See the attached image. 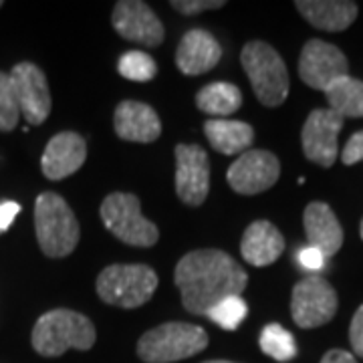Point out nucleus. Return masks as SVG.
I'll return each instance as SVG.
<instances>
[{"mask_svg":"<svg viewBox=\"0 0 363 363\" xmlns=\"http://www.w3.org/2000/svg\"><path fill=\"white\" fill-rule=\"evenodd\" d=\"M95 339V325L89 317L71 309H55L40 315L30 341L43 357H59L69 350L89 351Z\"/></svg>","mask_w":363,"mask_h":363,"instance_id":"nucleus-2","label":"nucleus"},{"mask_svg":"<svg viewBox=\"0 0 363 363\" xmlns=\"http://www.w3.org/2000/svg\"><path fill=\"white\" fill-rule=\"evenodd\" d=\"M295 6L315 28L327 33L345 30L357 18V4L350 0H298Z\"/></svg>","mask_w":363,"mask_h":363,"instance_id":"nucleus-20","label":"nucleus"},{"mask_svg":"<svg viewBox=\"0 0 363 363\" xmlns=\"http://www.w3.org/2000/svg\"><path fill=\"white\" fill-rule=\"evenodd\" d=\"M321 363H357V359L351 355L350 351H343V350H331L327 351L323 355V359Z\"/></svg>","mask_w":363,"mask_h":363,"instance_id":"nucleus-33","label":"nucleus"},{"mask_svg":"<svg viewBox=\"0 0 363 363\" xmlns=\"http://www.w3.org/2000/svg\"><path fill=\"white\" fill-rule=\"evenodd\" d=\"M21 121V107L16 101L13 81L9 73H0V131H13Z\"/></svg>","mask_w":363,"mask_h":363,"instance_id":"nucleus-27","label":"nucleus"},{"mask_svg":"<svg viewBox=\"0 0 363 363\" xmlns=\"http://www.w3.org/2000/svg\"><path fill=\"white\" fill-rule=\"evenodd\" d=\"M101 220L105 228L130 247H154L160 238V230L152 220L142 214L138 196L128 192H113L101 204Z\"/></svg>","mask_w":363,"mask_h":363,"instance_id":"nucleus-7","label":"nucleus"},{"mask_svg":"<svg viewBox=\"0 0 363 363\" xmlns=\"http://www.w3.org/2000/svg\"><path fill=\"white\" fill-rule=\"evenodd\" d=\"M350 341L355 355L363 357V305L355 311L350 325Z\"/></svg>","mask_w":363,"mask_h":363,"instance_id":"nucleus-30","label":"nucleus"},{"mask_svg":"<svg viewBox=\"0 0 363 363\" xmlns=\"http://www.w3.org/2000/svg\"><path fill=\"white\" fill-rule=\"evenodd\" d=\"M303 224H305L309 247L321 250L325 259L337 255L339 248L343 247V228L335 212L323 202H311L305 208Z\"/></svg>","mask_w":363,"mask_h":363,"instance_id":"nucleus-18","label":"nucleus"},{"mask_svg":"<svg viewBox=\"0 0 363 363\" xmlns=\"http://www.w3.org/2000/svg\"><path fill=\"white\" fill-rule=\"evenodd\" d=\"M2 4H4V2H2V0H0V9H2Z\"/></svg>","mask_w":363,"mask_h":363,"instance_id":"nucleus-36","label":"nucleus"},{"mask_svg":"<svg viewBox=\"0 0 363 363\" xmlns=\"http://www.w3.org/2000/svg\"><path fill=\"white\" fill-rule=\"evenodd\" d=\"M21 113L30 125L43 123L51 113L52 99L45 73L35 63H18L9 73Z\"/></svg>","mask_w":363,"mask_h":363,"instance_id":"nucleus-13","label":"nucleus"},{"mask_svg":"<svg viewBox=\"0 0 363 363\" xmlns=\"http://www.w3.org/2000/svg\"><path fill=\"white\" fill-rule=\"evenodd\" d=\"M240 63L259 101L279 107L289 95V73L283 57L262 40H250L240 52Z\"/></svg>","mask_w":363,"mask_h":363,"instance_id":"nucleus-5","label":"nucleus"},{"mask_svg":"<svg viewBox=\"0 0 363 363\" xmlns=\"http://www.w3.org/2000/svg\"><path fill=\"white\" fill-rule=\"evenodd\" d=\"M35 228L40 250L51 259H63L79 245V222L65 198L43 192L35 202Z\"/></svg>","mask_w":363,"mask_h":363,"instance_id":"nucleus-3","label":"nucleus"},{"mask_svg":"<svg viewBox=\"0 0 363 363\" xmlns=\"http://www.w3.org/2000/svg\"><path fill=\"white\" fill-rule=\"evenodd\" d=\"M113 128L125 142L152 143L162 135V121L154 107L142 101H121L117 105Z\"/></svg>","mask_w":363,"mask_h":363,"instance_id":"nucleus-17","label":"nucleus"},{"mask_svg":"<svg viewBox=\"0 0 363 363\" xmlns=\"http://www.w3.org/2000/svg\"><path fill=\"white\" fill-rule=\"evenodd\" d=\"M117 71L121 77L138 81V83H145V81H152L156 77L157 65L147 52L128 51L121 55V59L117 63Z\"/></svg>","mask_w":363,"mask_h":363,"instance_id":"nucleus-25","label":"nucleus"},{"mask_svg":"<svg viewBox=\"0 0 363 363\" xmlns=\"http://www.w3.org/2000/svg\"><path fill=\"white\" fill-rule=\"evenodd\" d=\"M329 109L339 117H363V81L351 75L337 79L325 89Z\"/></svg>","mask_w":363,"mask_h":363,"instance_id":"nucleus-23","label":"nucleus"},{"mask_svg":"<svg viewBox=\"0 0 363 363\" xmlns=\"http://www.w3.org/2000/svg\"><path fill=\"white\" fill-rule=\"evenodd\" d=\"M350 75L347 57L331 43L311 39L301 51L298 59V77L311 89L325 91L337 79Z\"/></svg>","mask_w":363,"mask_h":363,"instance_id":"nucleus-9","label":"nucleus"},{"mask_svg":"<svg viewBox=\"0 0 363 363\" xmlns=\"http://www.w3.org/2000/svg\"><path fill=\"white\" fill-rule=\"evenodd\" d=\"M337 293L323 277L301 279L291 297V315L301 329H315L329 323L337 313Z\"/></svg>","mask_w":363,"mask_h":363,"instance_id":"nucleus-8","label":"nucleus"},{"mask_svg":"<svg viewBox=\"0 0 363 363\" xmlns=\"http://www.w3.org/2000/svg\"><path fill=\"white\" fill-rule=\"evenodd\" d=\"M174 283L180 289L182 305L192 315H206L228 297H240L247 289V271L224 250L204 248L182 257Z\"/></svg>","mask_w":363,"mask_h":363,"instance_id":"nucleus-1","label":"nucleus"},{"mask_svg":"<svg viewBox=\"0 0 363 363\" xmlns=\"http://www.w3.org/2000/svg\"><path fill=\"white\" fill-rule=\"evenodd\" d=\"M283 250L285 238L269 220L252 222L240 242V255L252 267H269L283 255Z\"/></svg>","mask_w":363,"mask_h":363,"instance_id":"nucleus-19","label":"nucleus"},{"mask_svg":"<svg viewBox=\"0 0 363 363\" xmlns=\"http://www.w3.org/2000/svg\"><path fill=\"white\" fill-rule=\"evenodd\" d=\"M281 176L279 157L267 150H248L234 160L226 180L234 192L255 196L272 188Z\"/></svg>","mask_w":363,"mask_h":363,"instance_id":"nucleus-11","label":"nucleus"},{"mask_svg":"<svg viewBox=\"0 0 363 363\" xmlns=\"http://www.w3.org/2000/svg\"><path fill=\"white\" fill-rule=\"evenodd\" d=\"M226 2L224 0H174L172 6L178 11V13L186 14H198L202 11H212V9H222Z\"/></svg>","mask_w":363,"mask_h":363,"instance_id":"nucleus-28","label":"nucleus"},{"mask_svg":"<svg viewBox=\"0 0 363 363\" xmlns=\"http://www.w3.org/2000/svg\"><path fill=\"white\" fill-rule=\"evenodd\" d=\"M87 157V143L75 131H61L47 143L40 160L43 174L49 180H63L77 172Z\"/></svg>","mask_w":363,"mask_h":363,"instance_id":"nucleus-15","label":"nucleus"},{"mask_svg":"<svg viewBox=\"0 0 363 363\" xmlns=\"http://www.w3.org/2000/svg\"><path fill=\"white\" fill-rule=\"evenodd\" d=\"M206 345L208 335L202 327L172 321L143 333L138 341V357L145 363H174L204 351Z\"/></svg>","mask_w":363,"mask_h":363,"instance_id":"nucleus-4","label":"nucleus"},{"mask_svg":"<svg viewBox=\"0 0 363 363\" xmlns=\"http://www.w3.org/2000/svg\"><path fill=\"white\" fill-rule=\"evenodd\" d=\"M363 160V131H357V133H353L347 143H345V147H343V152H341V162L345 164V166H353V164H357V162H362Z\"/></svg>","mask_w":363,"mask_h":363,"instance_id":"nucleus-29","label":"nucleus"},{"mask_svg":"<svg viewBox=\"0 0 363 363\" xmlns=\"http://www.w3.org/2000/svg\"><path fill=\"white\" fill-rule=\"evenodd\" d=\"M176 192L184 204L200 206L210 192L208 154L196 143L176 145Z\"/></svg>","mask_w":363,"mask_h":363,"instance_id":"nucleus-12","label":"nucleus"},{"mask_svg":"<svg viewBox=\"0 0 363 363\" xmlns=\"http://www.w3.org/2000/svg\"><path fill=\"white\" fill-rule=\"evenodd\" d=\"M298 262L307 271H321L325 264V255L321 250H317V248L305 247L301 248V252H298Z\"/></svg>","mask_w":363,"mask_h":363,"instance_id":"nucleus-31","label":"nucleus"},{"mask_svg":"<svg viewBox=\"0 0 363 363\" xmlns=\"http://www.w3.org/2000/svg\"><path fill=\"white\" fill-rule=\"evenodd\" d=\"M204 133L210 145L224 156H242L255 142V130L245 121L234 119H208Z\"/></svg>","mask_w":363,"mask_h":363,"instance_id":"nucleus-21","label":"nucleus"},{"mask_svg":"<svg viewBox=\"0 0 363 363\" xmlns=\"http://www.w3.org/2000/svg\"><path fill=\"white\" fill-rule=\"evenodd\" d=\"M260 350L274 362H291L297 357V341L283 325H267L260 333Z\"/></svg>","mask_w":363,"mask_h":363,"instance_id":"nucleus-24","label":"nucleus"},{"mask_svg":"<svg viewBox=\"0 0 363 363\" xmlns=\"http://www.w3.org/2000/svg\"><path fill=\"white\" fill-rule=\"evenodd\" d=\"M111 23L123 39L150 47V49L160 47L166 37L162 21L142 0L117 2L113 14H111Z\"/></svg>","mask_w":363,"mask_h":363,"instance_id":"nucleus-14","label":"nucleus"},{"mask_svg":"<svg viewBox=\"0 0 363 363\" xmlns=\"http://www.w3.org/2000/svg\"><path fill=\"white\" fill-rule=\"evenodd\" d=\"M18 212H21L18 202H13V200L0 202V233H4V230L11 228V224L18 216Z\"/></svg>","mask_w":363,"mask_h":363,"instance_id":"nucleus-32","label":"nucleus"},{"mask_svg":"<svg viewBox=\"0 0 363 363\" xmlns=\"http://www.w3.org/2000/svg\"><path fill=\"white\" fill-rule=\"evenodd\" d=\"M157 274L147 264H111L97 277V295L107 305L138 309L154 297Z\"/></svg>","mask_w":363,"mask_h":363,"instance_id":"nucleus-6","label":"nucleus"},{"mask_svg":"<svg viewBox=\"0 0 363 363\" xmlns=\"http://www.w3.org/2000/svg\"><path fill=\"white\" fill-rule=\"evenodd\" d=\"M196 105L202 113L212 116V119H226L236 113L242 105V93L233 83H210L198 91Z\"/></svg>","mask_w":363,"mask_h":363,"instance_id":"nucleus-22","label":"nucleus"},{"mask_svg":"<svg viewBox=\"0 0 363 363\" xmlns=\"http://www.w3.org/2000/svg\"><path fill=\"white\" fill-rule=\"evenodd\" d=\"M222 47L204 28L188 30L176 51V65L184 75H202L218 65Z\"/></svg>","mask_w":363,"mask_h":363,"instance_id":"nucleus-16","label":"nucleus"},{"mask_svg":"<svg viewBox=\"0 0 363 363\" xmlns=\"http://www.w3.org/2000/svg\"><path fill=\"white\" fill-rule=\"evenodd\" d=\"M341 128L343 117H339L329 107L311 111L301 131L305 157L321 168H331L339 156L337 140Z\"/></svg>","mask_w":363,"mask_h":363,"instance_id":"nucleus-10","label":"nucleus"},{"mask_svg":"<svg viewBox=\"0 0 363 363\" xmlns=\"http://www.w3.org/2000/svg\"><path fill=\"white\" fill-rule=\"evenodd\" d=\"M248 305L245 303L242 297H228L220 301L216 307H212L206 313V317L210 321H214L216 325H220L222 329L226 331H234L238 325L247 319Z\"/></svg>","mask_w":363,"mask_h":363,"instance_id":"nucleus-26","label":"nucleus"},{"mask_svg":"<svg viewBox=\"0 0 363 363\" xmlns=\"http://www.w3.org/2000/svg\"><path fill=\"white\" fill-rule=\"evenodd\" d=\"M359 233H362V240H363V220H362V228H359Z\"/></svg>","mask_w":363,"mask_h":363,"instance_id":"nucleus-35","label":"nucleus"},{"mask_svg":"<svg viewBox=\"0 0 363 363\" xmlns=\"http://www.w3.org/2000/svg\"><path fill=\"white\" fill-rule=\"evenodd\" d=\"M204 363H234V362H226V359H210V362H204Z\"/></svg>","mask_w":363,"mask_h":363,"instance_id":"nucleus-34","label":"nucleus"}]
</instances>
